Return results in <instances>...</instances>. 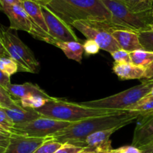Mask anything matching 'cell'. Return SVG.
Instances as JSON below:
<instances>
[{
  "label": "cell",
  "instance_id": "6da1fadb",
  "mask_svg": "<svg viewBox=\"0 0 153 153\" xmlns=\"http://www.w3.org/2000/svg\"><path fill=\"white\" fill-rule=\"evenodd\" d=\"M141 116L138 111H119L104 116L88 118L73 123L70 126L49 137L61 143H71L83 148L85 140L90 134L116 127H124Z\"/></svg>",
  "mask_w": 153,
  "mask_h": 153
},
{
  "label": "cell",
  "instance_id": "7a4b0ae2",
  "mask_svg": "<svg viewBox=\"0 0 153 153\" xmlns=\"http://www.w3.org/2000/svg\"><path fill=\"white\" fill-rule=\"evenodd\" d=\"M46 7L70 26L79 20L111 22L102 0H52Z\"/></svg>",
  "mask_w": 153,
  "mask_h": 153
},
{
  "label": "cell",
  "instance_id": "3957f363",
  "mask_svg": "<svg viewBox=\"0 0 153 153\" xmlns=\"http://www.w3.org/2000/svg\"><path fill=\"white\" fill-rule=\"evenodd\" d=\"M37 111L43 117L73 123L88 118L110 114L119 111L93 108L82 105L80 103L53 97L52 100H48L44 106L37 109Z\"/></svg>",
  "mask_w": 153,
  "mask_h": 153
},
{
  "label": "cell",
  "instance_id": "277c9868",
  "mask_svg": "<svg viewBox=\"0 0 153 153\" xmlns=\"http://www.w3.org/2000/svg\"><path fill=\"white\" fill-rule=\"evenodd\" d=\"M0 53L5 54L14 60L18 64L19 71L36 73L38 72V61L32 51L19 39L10 28L3 25L0 29Z\"/></svg>",
  "mask_w": 153,
  "mask_h": 153
},
{
  "label": "cell",
  "instance_id": "5b68a950",
  "mask_svg": "<svg viewBox=\"0 0 153 153\" xmlns=\"http://www.w3.org/2000/svg\"><path fill=\"white\" fill-rule=\"evenodd\" d=\"M111 13V22L120 29L135 31L149 30L153 23L152 10L143 12H134L128 8L120 0H102Z\"/></svg>",
  "mask_w": 153,
  "mask_h": 153
},
{
  "label": "cell",
  "instance_id": "8992f818",
  "mask_svg": "<svg viewBox=\"0 0 153 153\" xmlns=\"http://www.w3.org/2000/svg\"><path fill=\"white\" fill-rule=\"evenodd\" d=\"M152 87L153 82H141L140 85L126 90L119 94L100 100L82 102L80 104L93 108L125 111L146 97L150 92Z\"/></svg>",
  "mask_w": 153,
  "mask_h": 153
},
{
  "label": "cell",
  "instance_id": "52a82bcc",
  "mask_svg": "<svg viewBox=\"0 0 153 153\" xmlns=\"http://www.w3.org/2000/svg\"><path fill=\"white\" fill-rule=\"evenodd\" d=\"M71 27L80 31L87 40L97 42L100 49L109 53L120 49L111 32L114 30L120 29L111 22H96V21H76Z\"/></svg>",
  "mask_w": 153,
  "mask_h": 153
},
{
  "label": "cell",
  "instance_id": "ba28073f",
  "mask_svg": "<svg viewBox=\"0 0 153 153\" xmlns=\"http://www.w3.org/2000/svg\"><path fill=\"white\" fill-rule=\"evenodd\" d=\"M72 123L42 117L28 123L15 124L12 133L26 137L45 138L67 128Z\"/></svg>",
  "mask_w": 153,
  "mask_h": 153
},
{
  "label": "cell",
  "instance_id": "9c48e42d",
  "mask_svg": "<svg viewBox=\"0 0 153 153\" xmlns=\"http://www.w3.org/2000/svg\"><path fill=\"white\" fill-rule=\"evenodd\" d=\"M41 8L49 29V35L54 40L55 44L58 42H79V38L73 32L71 26L61 20L46 6L41 5Z\"/></svg>",
  "mask_w": 153,
  "mask_h": 153
},
{
  "label": "cell",
  "instance_id": "30bf717a",
  "mask_svg": "<svg viewBox=\"0 0 153 153\" xmlns=\"http://www.w3.org/2000/svg\"><path fill=\"white\" fill-rule=\"evenodd\" d=\"M22 6L28 13L32 22L31 35L37 40H42L52 45L55 44V42L49 35L41 5L35 1H26L22 2Z\"/></svg>",
  "mask_w": 153,
  "mask_h": 153
},
{
  "label": "cell",
  "instance_id": "8fae6325",
  "mask_svg": "<svg viewBox=\"0 0 153 153\" xmlns=\"http://www.w3.org/2000/svg\"><path fill=\"white\" fill-rule=\"evenodd\" d=\"M1 10L10 21V29L24 31L31 34L32 22L23 6L18 4L1 6Z\"/></svg>",
  "mask_w": 153,
  "mask_h": 153
},
{
  "label": "cell",
  "instance_id": "7c38bea8",
  "mask_svg": "<svg viewBox=\"0 0 153 153\" xmlns=\"http://www.w3.org/2000/svg\"><path fill=\"white\" fill-rule=\"evenodd\" d=\"M122 127L103 130L91 134L85 139L83 148L85 150L92 151L96 153H110L111 147V136Z\"/></svg>",
  "mask_w": 153,
  "mask_h": 153
},
{
  "label": "cell",
  "instance_id": "4fadbf2b",
  "mask_svg": "<svg viewBox=\"0 0 153 153\" xmlns=\"http://www.w3.org/2000/svg\"><path fill=\"white\" fill-rule=\"evenodd\" d=\"M153 143V114L140 116L134 128L131 145L140 149Z\"/></svg>",
  "mask_w": 153,
  "mask_h": 153
},
{
  "label": "cell",
  "instance_id": "5bb4252c",
  "mask_svg": "<svg viewBox=\"0 0 153 153\" xmlns=\"http://www.w3.org/2000/svg\"><path fill=\"white\" fill-rule=\"evenodd\" d=\"M48 137H31L11 133L10 143L4 153H34Z\"/></svg>",
  "mask_w": 153,
  "mask_h": 153
},
{
  "label": "cell",
  "instance_id": "9a60e30c",
  "mask_svg": "<svg viewBox=\"0 0 153 153\" xmlns=\"http://www.w3.org/2000/svg\"><path fill=\"white\" fill-rule=\"evenodd\" d=\"M111 34L117 42L120 49L129 52L143 49L138 34L135 31L126 29H116L112 31Z\"/></svg>",
  "mask_w": 153,
  "mask_h": 153
},
{
  "label": "cell",
  "instance_id": "2e32d148",
  "mask_svg": "<svg viewBox=\"0 0 153 153\" xmlns=\"http://www.w3.org/2000/svg\"><path fill=\"white\" fill-rule=\"evenodd\" d=\"M5 90L11 95V97L14 100H19V101H20L21 99L23 97L29 95L40 96V97L48 99V100H51L53 98L52 97L48 95V94H46L38 85L30 83V82H26L22 85L11 84Z\"/></svg>",
  "mask_w": 153,
  "mask_h": 153
},
{
  "label": "cell",
  "instance_id": "e0dca14e",
  "mask_svg": "<svg viewBox=\"0 0 153 153\" xmlns=\"http://www.w3.org/2000/svg\"><path fill=\"white\" fill-rule=\"evenodd\" d=\"M113 72L120 80L143 79L146 69L138 67L132 63H115L113 66Z\"/></svg>",
  "mask_w": 153,
  "mask_h": 153
},
{
  "label": "cell",
  "instance_id": "ac0fdd59",
  "mask_svg": "<svg viewBox=\"0 0 153 153\" xmlns=\"http://www.w3.org/2000/svg\"><path fill=\"white\" fill-rule=\"evenodd\" d=\"M4 111L15 124L28 123L43 117L35 109L25 108L22 107L21 103L11 108L4 109Z\"/></svg>",
  "mask_w": 153,
  "mask_h": 153
},
{
  "label": "cell",
  "instance_id": "d6986e66",
  "mask_svg": "<svg viewBox=\"0 0 153 153\" xmlns=\"http://www.w3.org/2000/svg\"><path fill=\"white\" fill-rule=\"evenodd\" d=\"M55 46L61 49L69 59L73 60L79 63L82 62V55L85 49L83 44L81 43L76 41L58 42L55 43Z\"/></svg>",
  "mask_w": 153,
  "mask_h": 153
},
{
  "label": "cell",
  "instance_id": "ffe728a7",
  "mask_svg": "<svg viewBox=\"0 0 153 153\" xmlns=\"http://www.w3.org/2000/svg\"><path fill=\"white\" fill-rule=\"evenodd\" d=\"M130 57L133 64L145 69L153 62V52L144 49H139L130 52Z\"/></svg>",
  "mask_w": 153,
  "mask_h": 153
},
{
  "label": "cell",
  "instance_id": "44dd1931",
  "mask_svg": "<svg viewBox=\"0 0 153 153\" xmlns=\"http://www.w3.org/2000/svg\"><path fill=\"white\" fill-rule=\"evenodd\" d=\"M129 111H138L141 116H146L153 114V97L146 96L138 102L128 108L126 110Z\"/></svg>",
  "mask_w": 153,
  "mask_h": 153
},
{
  "label": "cell",
  "instance_id": "7402d4cb",
  "mask_svg": "<svg viewBox=\"0 0 153 153\" xmlns=\"http://www.w3.org/2000/svg\"><path fill=\"white\" fill-rule=\"evenodd\" d=\"M52 100V99H51ZM48 99L37 95H29L23 97L20 100V103L22 107L25 108L37 109L40 108L46 105Z\"/></svg>",
  "mask_w": 153,
  "mask_h": 153
},
{
  "label": "cell",
  "instance_id": "603a6c76",
  "mask_svg": "<svg viewBox=\"0 0 153 153\" xmlns=\"http://www.w3.org/2000/svg\"><path fill=\"white\" fill-rule=\"evenodd\" d=\"M0 70L7 73L9 76L19 71V67L14 60L5 54H1L0 56Z\"/></svg>",
  "mask_w": 153,
  "mask_h": 153
},
{
  "label": "cell",
  "instance_id": "cb8c5ba5",
  "mask_svg": "<svg viewBox=\"0 0 153 153\" xmlns=\"http://www.w3.org/2000/svg\"><path fill=\"white\" fill-rule=\"evenodd\" d=\"M20 103V101L16 100L2 87H0V108L4 109L11 108Z\"/></svg>",
  "mask_w": 153,
  "mask_h": 153
},
{
  "label": "cell",
  "instance_id": "d4e9b609",
  "mask_svg": "<svg viewBox=\"0 0 153 153\" xmlns=\"http://www.w3.org/2000/svg\"><path fill=\"white\" fill-rule=\"evenodd\" d=\"M63 143L48 137L46 141L40 145L34 153H55L62 146Z\"/></svg>",
  "mask_w": 153,
  "mask_h": 153
},
{
  "label": "cell",
  "instance_id": "484cf974",
  "mask_svg": "<svg viewBox=\"0 0 153 153\" xmlns=\"http://www.w3.org/2000/svg\"><path fill=\"white\" fill-rule=\"evenodd\" d=\"M137 34L143 49L144 50L153 52V31L146 30L140 31Z\"/></svg>",
  "mask_w": 153,
  "mask_h": 153
},
{
  "label": "cell",
  "instance_id": "4316f807",
  "mask_svg": "<svg viewBox=\"0 0 153 153\" xmlns=\"http://www.w3.org/2000/svg\"><path fill=\"white\" fill-rule=\"evenodd\" d=\"M15 123L9 117L4 108H0V130L12 133Z\"/></svg>",
  "mask_w": 153,
  "mask_h": 153
},
{
  "label": "cell",
  "instance_id": "83f0119b",
  "mask_svg": "<svg viewBox=\"0 0 153 153\" xmlns=\"http://www.w3.org/2000/svg\"><path fill=\"white\" fill-rule=\"evenodd\" d=\"M127 7L134 12H143L152 10L140 2V0H120Z\"/></svg>",
  "mask_w": 153,
  "mask_h": 153
},
{
  "label": "cell",
  "instance_id": "f1b7e54d",
  "mask_svg": "<svg viewBox=\"0 0 153 153\" xmlns=\"http://www.w3.org/2000/svg\"><path fill=\"white\" fill-rule=\"evenodd\" d=\"M115 63H131L130 52L119 49L111 53Z\"/></svg>",
  "mask_w": 153,
  "mask_h": 153
},
{
  "label": "cell",
  "instance_id": "f546056e",
  "mask_svg": "<svg viewBox=\"0 0 153 153\" xmlns=\"http://www.w3.org/2000/svg\"><path fill=\"white\" fill-rule=\"evenodd\" d=\"M83 46L85 52L88 55H96L98 53L100 49V46H99L98 43L92 40H87L84 43Z\"/></svg>",
  "mask_w": 153,
  "mask_h": 153
},
{
  "label": "cell",
  "instance_id": "4dcf8cb0",
  "mask_svg": "<svg viewBox=\"0 0 153 153\" xmlns=\"http://www.w3.org/2000/svg\"><path fill=\"white\" fill-rule=\"evenodd\" d=\"M84 148L71 143H63L62 146L58 149L55 153H79L84 150Z\"/></svg>",
  "mask_w": 153,
  "mask_h": 153
},
{
  "label": "cell",
  "instance_id": "1f68e13d",
  "mask_svg": "<svg viewBox=\"0 0 153 153\" xmlns=\"http://www.w3.org/2000/svg\"><path fill=\"white\" fill-rule=\"evenodd\" d=\"M11 133L0 130V153H4L10 143Z\"/></svg>",
  "mask_w": 153,
  "mask_h": 153
},
{
  "label": "cell",
  "instance_id": "d6a6232c",
  "mask_svg": "<svg viewBox=\"0 0 153 153\" xmlns=\"http://www.w3.org/2000/svg\"><path fill=\"white\" fill-rule=\"evenodd\" d=\"M110 153H144L142 149L136 146H123L117 149H112Z\"/></svg>",
  "mask_w": 153,
  "mask_h": 153
},
{
  "label": "cell",
  "instance_id": "836d02e7",
  "mask_svg": "<svg viewBox=\"0 0 153 153\" xmlns=\"http://www.w3.org/2000/svg\"><path fill=\"white\" fill-rule=\"evenodd\" d=\"M10 85H11L10 76L0 70V87H2L4 89H7V88Z\"/></svg>",
  "mask_w": 153,
  "mask_h": 153
},
{
  "label": "cell",
  "instance_id": "e575fe53",
  "mask_svg": "<svg viewBox=\"0 0 153 153\" xmlns=\"http://www.w3.org/2000/svg\"><path fill=\"white\" fill-rule=\"evenodd\" d=\"M153 82V62L146 69L144 79H142L141 82Z\"/></svg>",
  "mask_w": 153,
  "mask_h": 153
},
{
  "label": "cell",
  "instance_id": "d590c367",
  "mask_svg": "<svg viewBox=\"0 0 153 153\" xmlns=\"http://www.w3.org/2000/svg\"><path fill=\"white\" fill-rule=\"evenodd\" d=\"M0 3L1 6L13 5V4L22 5V1L21 0H0Z\"/></svg>",
  "mask_w": 153,
  "mask_h": 153
},
{
  "label": "cell",
  "instance_id": "8d00e7d4",
  "mask_svg": "<svg viewBox=\"0 0 153 153\" xmlns=\"http://www.w3.org/2000/svg\"><path fill=\"white\" fill-rule=\"evenodd\" d=\"M21 1H22V2L26 1H35V2L38 3V4H40V5L46 6L51 1H52V0H21Z\"/></svg>",
  "mask_w": 153,
  "mask_h": 153
},
{
  "label": "cell",
  "instance_id": "74e56055",
  "mask_svg": "<svg viewBox=\"0 0 153 153\" xmlns=\"http://www.w3.org/2000/svg\"><path fill=\"white\" fill-rule=\"evenodd\" d=\"M140 2L144 4V5H146V7H150V8L153 7V0H140Z\"/></svg>",
  "mask_w": 153,
  "mask_h": 153
},
{
  "label": "cell",
  "instance_id": "f35d334b",
  "mask_svg": "<svg viewBox=\"0 0 153 153\" xmlns=\"http://www.w3.org/2000/svg\"><path fill=\"white\" fill-rule=\"evenodd\" d=\"M153 149V143H152V144L149 145V146H146V147H144V148H143V149H142L143 151H144V150H148V149Z\"/></svg>",
  "mask_w": 153,
  "mask_h": 153
},
{
  "label": "cell",
  "instance_id": "ab89813d",
  "mask_svg": "<svg viewBox=\"0 0 153 153\" xmlns=\"http://www.w3.org/2000/svg\"><path fill=\"white\" fill-rule=\"evenodd\" d=\"M79 153H96V152H92V151H88V150H85V149H84L83 151H82V152H80Z\"/></svg>",
  "mask_w": 153,
  "mask_h": 153
},
{
  "label": "cell",
  "instance_id": "60d3db41",
  "mask_svg": "<svg viewBox=\"0 0 153 153\" xmlns=\"http://www.w3.org/2000/svg\"><path fill=\"white\" fill-rule=\"evenodd\" d=\"M144 153H153V149H148V150H144L143 151Z\"/></svg>",
  "mask_w": 153,
  "mask_h": 153
},
{
  "label": "cell",
  "instance_id": "b9f144b4",
  "mask_svg": "<svg viewBox=\"0 0 153 153\" xmlns=\"http://www.w3.org/2000/svg\"><path fill=\"white\" fill-rule=\"evenodd\" d=\"M146 96H149V97H153V87H152V90H151V91H150V92H149V94H148Z\"/></svg>",
  "mask_w": 153,
  "mask_h": 153
},
{
  "label": "cell",
  "instance_id": "7bdbcfd3",
  "mask_svg": "<svg viewBox=\"0 0 153 153\" xmlns=\"http://www.w3.org/2000/svg\"><path fill=\"white\" fill-rule=\"evenodd\" d=\"M149 30H151V31H153V23L149 25Z\"/></svg>",
  "mask_w": 153,
  "mask_h": 153
},
{
  "label": "cell",
  "instance_id": "ee69618b",
  "mask_svg": "<svg viewBox=\"0 0 153 153\" xmlns=\"http://www.w3.org/2000/svg\"><path fill=\"white\" fill-rule=\"evenodd\" d=\"M152 16H153V8H152Z\"/></svg>",
  "mask_w": 153,
  "mask_h": 153
},
{
  "label": "cell",
  "instance_id": "f6af8a7d",
  "mask_svg": "<svg viewBox=\"0 0 153 153\" xmlns=\"http://www.w3.org/2000/svg\"></svg>",
  "mask_w": 153,
  "mask_h": 153
}]
</instances>
